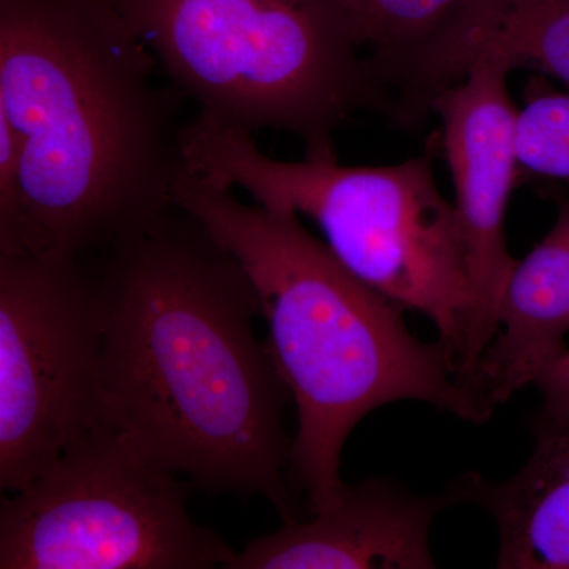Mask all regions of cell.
Listing matches in <instances>:
<instances>
[{
	"label": "cell",
	"mask_w": 569,
	"mask_h": 569,
	"mask_svg": "<svg viewBox=\"0 0 569 569\" xmlns=\"http://www.w3.org/2000/svg\"><path fill=\"white\" fill-rule=\"evenodd\" d=\"M482 61L533 69L569 88V0H463L421 43L376 67L395 123L421 127L433 97Z\"/></svg>",
	"instance_id": "9"
},
{
	"label": "cell",
	"mask_w": 569,
	"mask_h": 569,
	"mask_svg": "<svg viewBox=\"0 0 569 569\" xmlns=\"http://www.w3.org/2000/svg\"><path fill=\"white\" fill-rule=\"evenodd\" d=\"M96 260L0 254V488L20 492L100 426Z\"/></svg>",
	"instance_id": "7"
},
{
	"label": "cell",
	"mask_w": 569,
	"mask_h": 569,
	"mask_svg": "<svg viewBox=\"0 0 569 569\" xmlns=\"http://www.w3.org/2000/svg\"><path fill=\"white\" fill-rule=\"evenodd\" d=\"M509 73L507 63L479 62L430 102V114L443 126L445 157L455 182L470 274L471 313L459 359L463 385L496 337L501 298L518 263L509 253L505 231L509 198L522 174Z\"/></svg>",
	"instance_id": "8"
},
{
	"label": "cell",
	"mask_w": 569,
	"mask_h": 569,
	"mask_svg": "<svg viewBox=\"0 0 569 569\" xmlns=\"http://www.w3.org/2000/svg\"><path fill=\"white\" fill-rule=\"evenodd\" d=\"M533 433V451L515 477L496 482L466 473L448 489L458 503L492 516L497 568L569 569V427Z\"/></svg>",
	"instance_id": "12"
},
{
	"label": "cell",
	"mask_w": 569,
	"mask_h": 569,
	"mask_svg": "<svg viewBox=\"0 0 569 569\" xmlns=\"http://www.w3.org/2000/svg\"><path fill=\"white\" fill-rule=\"evenodd\" d=\"M463 0H342L372 66L417 47Z\"/></svg>",
	"instance_id": "13"
},
{
	"label": "cell",
	"mask_w": 569,
	"mask_h": 569,
	"mask_svg": "<svg viewBox=\"0 0 569 569\" xmlns=\"http://www.w3.org/2000/svg\"><path fill=\"white\" fill-rule=\"evenodd\" d=\"M110 0H0L21 201L0 254L99 260L174 206L186 97Z\"/></svg>",
	"instance_id": "2"
},
{
	"label": "cell",
	"mask_w": 569,
	"mask_h": 569,
	"mask_svg": "<svg viewBox=\"0 0 569 569\" xmlns=\"http://www.w3.org/2000/svg\"><path fill=\"white\" fill-rule=\"evenodd\" d=\"M458 505L447 488L419 496L391 478L346 485L328 511L250 541L223 569H432L430 530Z\"/></svg>",
	"instance_id": "10"
},
{
	"label": "cell",
	"mask_w": 569,
	"mask_h": 569,
	"mask_svg": "<svg viewBox=\"0 0 569 569\" xmlns=\"http://www.w3.org/2000/svg\"><path fill=\"white\" fill-rule=\"evenodd\" d=\"M173 198L234 254L257 291L266 346L298 410L290 473L312 515L342 497L343 447L378 408L419 400L473 425L492 417L447 348L418 339L406 309L351 274L298 216L242 203L187 167Z\"/></svg>",
	"instance_id": "3"
},
{
	"label": "cell",
	"mask_w": 569,
	"mask_h": 569,
	"mask_svg": "<svg viewBox=\"0 0 569 569\" xmlns=\"http://www.w3.org/2000/svg\"><path fill=\"white\" fill-rule=\"evenodd\" d=\"M569 203L556 223L509 277L497 332L468 378L479 402L490 411L515 392L533 387L539 373L568 350Z\"/></svg>",
	"instance_id": "11"
},
{
	"label": "cell",
	"mask_w": 569,
	"mask_h": 569,
	"mask_svg": "<svg viewBox=\"0 0 569 569\" xmlns=\"http://www.w3.org/2000/svg\"><path fill=\"white\" fill-rule=\"evenodd\" d=\"M0 503V569H209L236 552L187 509V486L103 426Z\"/></svg>",
	"instance_id": "6"
},
{
	"label": "cell",
	"mask_w": 569,
	"mask_h": 569,
	"mask_svg": "<svg viewBox=\"0 0 569 569\" xmlns=\"http://www.w3.org/2000/svg\"><path fill=\"white\" fill-rule=\"evenodd\" d=\"M533 387H537L542 402L531 427L567 429L569 427V348L539 373Z\"/></svg>",
	"instance_id": "15"
},
{
	"label": "cell",
	"mask_w": 569,
	"mask_h": 569,
	"mask_svg": "<svg viewBox=\"0 0 569 569\" xmlns=\"http://www.w3.org/2000/svg\"><path fill=\"white\" fill-rule=\"evenodd\" d=\"M100 426L206 492L261 496L301 520L287 481V385L254 335L260 299L244 268L174 204L99 258Z\"/></svg>",
	"instance_id": "1"
},
{
	"label": "cell",
	"mask_w": 569,
	"mask_h": 569,
	"mask_svg": "<svg viewBox=\"0 0 569 569\" xmlns=\"http://www.w3.org/2000/svg\"><path fill=\"white\" fill-rule=\"evenodd\" d=\"M520 173L569 186V92L538 86L516 119Z\"/></svg>",
	"instance_id": "14"
},
{
	"label": "cell",
	"mask_w": 569,
	"mask_h": 569,
	"mask_svg": "<svg viewBox=\"0 0 569 569\" xmlns=\"http://www.w3.org/2000/svg\"><path fill=\"white\" fill-rule=\"evenodd\" d=\"M198 114L307 149L358 112L395 119L342 0H110Z\"/></svg>",
	"instance_id": "5"
},
{
	"label": "cell",
	"mask_w": 569,
	"mask_h": 569,
	"mask_svg": "<svg viewBox=\"0 0 569 569\" xmlns=\"http://www.w3.org/2000/svg\"><path fill=\"white\" fill-rule=\"evenodd\" d=\"M181 144L187 170L204 181L312 220L351 274L432 321L459 372L470 274L458 211L438 187L432 153L348 167L329 146L282 162L261 152L253 134L200 114L183 126Z\"/></svg>",
	"instance_id": "4"
}]
</instances>
